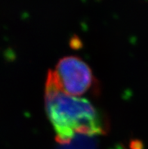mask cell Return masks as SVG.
<instances>
[{
	"label": "cell",
	"instance_id": "cell-2",
	"mask_svg": "<svg viewBox=\"0 0 148 149\" xmlns=\"http://www.w3.org/2000/svg\"><path fill=\"white\" fill-rule=\"evenodd\" d=\"M52 72L60 89L73 96L87 93L94 83L92 70L78 57L63 58Z\"/></svg>",
	"mask_w": 148,
	"mask_h": 149
},
{
	"label": "cell",
	"instance_id": "cell-1",
	"mask_svg": "<svg viewBox=\"0 0 148 149\" xmlns=\"http://www.w3.org/2000/svg\"><path fill=\"white\" fill-rule=\"evenodd\" d=\"M45 111L60 145L77 135L94 136L105 133V118L85 98L67 94L50 70L45 84Z\"/></svg>",
	"mask_w": 148,
	"mask_h": 149
},
{
	"label": "cell",
	"instance_id": "cell-3",
	"mask_svg": "<svg viewBox=\"0 0 148 149\" xmlns=\"http://www.w3.org/2000/svg\"><path fill=\"white\" fill-rule=\"evenodd\" d=\"M58 149H97V145L92 136L77 135L71 142L60 145Z\"/></svg>",
	"mask_w": 148,
	"mask_h": 149
}]
</instances>
